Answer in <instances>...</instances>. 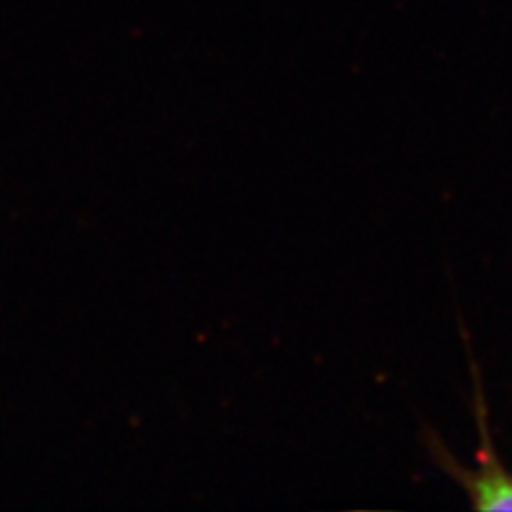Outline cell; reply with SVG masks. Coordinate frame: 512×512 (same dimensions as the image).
I'll list each match as a JSON object with an SVG mask.
<instances>
[{"mask_svg": "<svg viewBox=\"0 0 512 512\" xmlns=\"http://www.w3.org/2000/svg\"><path fill=\"white\" fill-rule=\"evenodd\" d=\"M463 346L468 352V363L472 370V414L478 431V448H476V468L461 466L459 459L448 451V446L440 438L438 431L427 425L423 427V444L431 461L455 483L466 491L472 508L476 510H512V483L504 461L495 451L493 436L489 429V406L483 387V376L470 346V338L466 329L461 327Z\"/></svg>", "mask_w": 512, "mask_h": 512, "instance_id": "cell-1", "label": "cell"}]
</instances>
